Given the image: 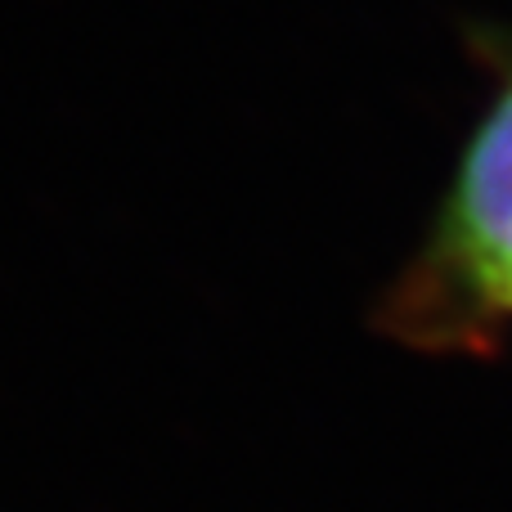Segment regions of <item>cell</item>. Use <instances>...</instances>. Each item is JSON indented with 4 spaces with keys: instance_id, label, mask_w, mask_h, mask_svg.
I'll return each mask as SVG.
<instances>
[{
    "instance_id": "obj_1",
    "label": "cell",
    "mask_w": 512,
    "mask_h": 512,
    "mask_svg": "<svg viewBox=\"0 0 512 512\" xmlns=\"http://www.w3.org/2000/svg\"><path fill=\"white\" fill-rule=\"evenodd\" d=\"M445 252L463 270L472 297L512 310V90L463 158L445 216Z\"/></svg>"
}]
</instances>
